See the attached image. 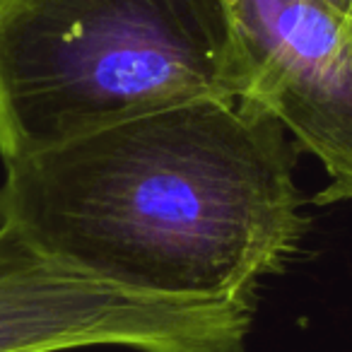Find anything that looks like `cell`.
<instances>
[{
	"mask_svg": "<svg viewBox=\"0 0 352 352\" xmlns=\"http://www.w3.org/2000/svg\"><path fill=\"white\" fill-rule=\"evenodd\" d=\"M297 147L244 99H196L6 164L0 227L131 292L256 307L309 222Z\"/></svg>",
	"mask_w": 352,
	"mask_h": 352,
	"instance_id": "obj_1",
	"label": "cell"
},
{
	"mask_svg": "<svg viewBox=\"0 0 352 352\" xmlns=\"http://www.w3.org/2000/svg\"><path fill=\"white\" fill-rule=\"evenodd\" d=\"M244 92L227 0H0L6 164L157 109Z\"/></svg>",
	"mask_w": 352,
	"mask_h": 352,
	"instance_id": "obj_2",
	"label": "cell"
},
{
	"mask_svg": "<svg viewBox=\"0 0 352 352\" xmlns=\"http://www.w3.org/2000/svg\"><path fill=\"white\" fill-rule=\"evenodd\" d=\"M256 307L131 292L58 263L0 227V352L121 345L138 352H249Z\"/></svg>",
	"mask_w": 352,
	"mask_h": 352,
	"instance_id": "obj_3",
	"label": "cell"
},
{
	"mask_svg": "<svg viewBox=\"0 0 352 352\" xmlns=\"http://www.w3.org/2000/svg\"><path fill=\"white\" fill-rule=\"evenodd\" d=\"M227 3L246 65L241 99L323 164L316 206L352 203V17L323 0Z\"/></svg>",
	"mask_w": 352,
	"mask_h": 352,
	"instance_id": "obj_4",
	"label": "cell"
},
{
	"mask_svg": "<svg viewBox=\"0 0 352 352\" xmlns=\"http://www.w3.org/2000/svg\"><path fill=\"white\" fill-rule=\"evenodd\" d=\"M326 6L336 8L338 12H342V15H350L352 17V0H323Z\"/></svg>",
	"mask_w": 352,
	"mask_h": 352,
	"instance_id": "obj_5",
	"label": "cell"
}]
</instances>
